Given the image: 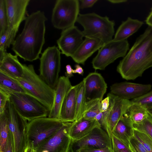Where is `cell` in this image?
I'll use <instances>...</instances> for the list:
<instances>
[{"label": "cell", "mask_w": 152, "mask_h": 152, "mask_svg": "<svg viewBox=\"0 0 152 152\" xmlns=\"http://www.w3.org/2000/svg\"><path fill=\"white\" fill-rule=\"evenodd\" d=\"M44 12L38 10L28 15L21 32L15 38L12 49L24 61L32 62L39 58L45 43Z\"/></svg>", "instance_id": "6da1fadb"}, {"label": "cell", "mask_w": 152, "mask_h": 152, "mask_svg": "<svg viewBox=\"0 0 152 152\" xmlns=\"http://www.w3.org/2000/svg\"><path fill=\"white\" fill-rule=\"evenodd\" d=\"M152 67V27L148 26L137 39L131 48L121 60L117 70L127 80L142 76Z\"/></svg>", "instance_id": "7a4b0ae2"}, {"label": "cell", "mask_w": 152, "mask_h": 152, "mask_svg": "<svg viewBox=\"0 0 152 152\" xmlns=\"http://www.w3.org/2000/svg\"><path fill=\"white\" fill-rule=\"evenodd\" d=\"M23 77L16 80L28 93L37 99L50 111L53 103L55 90L36 73L32 64H24Z\"/></svg>", "instance_id": "3957f363"}, {"label": "cell", "mask_w": 152, "mask_h": 152, "mask_svg": "<svg viewBox=\"0 0 152 152\" xmlns=\"http://www.w3.org/2000/svg\"><path fill=\"white\" fill-rule=\"evenodd\" d=\"M77 22L83 27L85 37L97 38L104 44L113 39L115 23L106 16H101L95 13L79 14Z\"/></svg>", "instance_id": "277c9868"}, {"label": "cell", "mask_w": 152, "mask_h": 152, "mask_svg": "<svg viewBox=\"0 0 152 152\" xmlns=\"http://www.w3.org/2000/svg\"><path fill=\"white\" fill-rule=\"evenodd\" d=\"M65 123L48 117L38 118L28 122L26 129L27 145L35 150L57 132Z\"/></svg>", "instance_id": "5b68a950"}, {"label": "cell", "mask_w": 152, "mask_h": 152, "mask_svg": "<svg viewBox=\"0 0 152 152\" xmlns=\"http://www.w3.org/2000/svg\"><path fill=\"white\" fill-rule=\"evenodd\" d=\"M5 91L9 94L10 100L17 111L28 122L37 118L48 116L49 110L30 95L26 93Z\"/></svg>", "instance_id": "8992f818"}, {"label": "cell", "mask_w": 152, "mask_h": 152, "mask_svg": "<svg viewBox=\"0 0 152 152\" xmlns=\"http://www.w3.org/2000/svg\"><path fill=\"white\" fill-rule=\"evenodd\" d=\"M61 53L58 47L56 46L49 47L44 50L39 59V76L54 90L59 77Z\"/></svg>", "instance_id": "52a82bcc"}, {"label": "cell", "mask_w": 152, "mask_h": 152, "mask_svg": "<svg viewBox=\"0 0 152 152\" xmlns=\"http://www.w3.org/2000/svg\"><path fill=\"white\" fill-rule=\"evenodd\" d=\"M78 0H57L52 10L51 23L53 27L62 30L75 26L79 14Z\"/></svg>", "instance_id": "ba28073f"}, {"label": "cell", "mask_w": 152, "mask_h": 152, "mask_svg": "<svg viewBox=\"0 0 152 152\" xmlns=\"http://www.w3.org/2000/svg\"><path fill=\"white\" fill-rule=\"evenodd\" d=\"M10 130L13 139V152H25L27 146V120L17 111L10 100L6 107Z\"/></svg>", "instance_id": "9c48e42d"}, {"label": "cell", "mask_w": 152, "mask_h": 152, "mask_svg": "<svg viewBox=\"0 0 152 152\" xmlns=\"http://www.w3.org/2000/svg\"><path fill=\"white\" fill-rule=\"evenodd\" d=\"M129 49L127 40L117 41L112 40L104 43L93 59L92 64L95 70H104L109 65L120 57H124Z\"/></svg>", "instance_id": "30bf717a"}, {"label": "cell", "mask_w": 152, "mask_h": 152, "mask_svg": "<svg viewBox=\"0 0 152 152\" xmlns=\"http://www.w3.org/2000/svg\"><path fill=\"white\" fill-rule=\"evenodd\" d=\"M110 106L107 111L102 112L98 122L111 139L112 132L120 118L131 104V100L124 99L111 93L107 94Z\"/></svg>", "instance_id": "8fae6325"}, {"label": "cell", "mask_w": 152, "mask_h": 152, "mask_svg": "<svg viewBox=\"0 0 152 152\" xmlns=\"http://www.w3.org/2000/svg\"><path fill=\"white\" fill-rule=\"evenodd\" d=\"M71 124L72 122H65L57 132L34 150L35 152H70L72 140L69 131Z\"/></svg>", "instance_id": "7c38bea8"}, {"label": "cell", "mask_w": 152, "mask_h": 152, "mask_svg": "<svg viewBox=\"0 0 152 152\" xmlns=\"http://www.w3.org/2000/svg\"><path fill=\"white\" fill-rule=\"evenodd\" d=\"M107 147L112 148L111 138L100 125L94 128L83 138L72 141L70 152L82 148H101Z\"/></svg>", "instance_id": "4fadbf2b"}, {"label": "cell", "mask_w": 152, "mask_h": 152, "mask_svg": "<svg viewBox=\"0 0 152 152\" xmlns=\"http://www.w3.org/2000/svg\"><path fill=\"white\" fill-rule=\"evenodd\" d=\"M84 37L82 31L75 26L62 30L57 40L61 53L71 57L83 42Z\"/></svg>", "instance_id": "5bb4252c"}, {"label": "cell", "mask_w": 152, "mask_h": 152, "mask_svg": "<svg viewBox=\"0 0 152 152\" xmlns=\"http://www.w3.org/2000/svg\"><path fill=\"white\" fill-rule=\"evenodd\" d=\"M150 84L128 82L114 83L110 87L111 93L122 98L132 100L138 98L151 91Z\"/></svg>", "instance_id": "9a60e30c"}, {"label": "cell", "mask_w": 152, "mask_h": 152, "mask_svg": "<svg viewBox=\"0 0 152 152\" xmlns=\"http://www.w3.org/2000/svg\"><path fill=\"white\" fill-rule=\"evenodd\" d=\"M83 80L85 85L86 102L95 99L101 101L107 88L101 75L96 72H91Z\"/></svg>", "instance_id": "2e32d148"}, {"label": "cell", "mask_w": 152, "mask_h": 152, "mask_svg": "<svg viewBox=\"0 0 152 152\" xmlns=\"http://www.w3.org/2000/svg\"><path fill=\"white\" fill-rule=\"evenodd\" d=\"M30 0H5L8 27L18 31L21 23L27 16V8Z\"/></svg>", "instance_id": "e0dca14e"}, {"label": "cell", "mask_w": 152, "mask_h": 152, "mask_svg": "<svg viewBox=\"0 0 152 152\" xmlns=\"http://www.w3.org/2000/svg\"><path fill=\"white\" fill-rule=\"evenodd\" d=\"M104 44L97 38L85 37V39L71 57L77 64L84 65L87 60L99 50Z\"/></svg>", "instance_id": "ac0fdd59"}, {"label": "cell", "mask_w": 152, "mask_h": 152, "mask_svg": "<svg viewBox=\"0 0 152 152\" xmlns=\"http://www.w3.org/2000/svg\"><path fill=\"white\" fill-rule=\"evenodd\" d=\"M72 86L69 78L64 76L59 77L55 89V95L53 104L48 117L59 119L62 103Z\"/></svg>", "instance_id": "d6986e66"}, {"label": "cell", "mask_w": 152, "mask_h": 152, "mask_svg": "<svg viewBox=\"0 0 152 152\" xmlns=\"http://www.w3.org/2000/svg\"><path fill=\"white\" fill-rule=\"evenodd\" d=\"M18 56L6 52L0 58V72L16 80L22 78L24 73V64L19 61Z\"/></svg>", "instance_id": "ffe728a7"}, {"label": "cell", "mask_w": 152, "mask_h": 152, "mask_svg": "<svg viewBox=\"0 0 152 152\" xmlns=\"http://www.w3.org/2000/svg\"><path fill=\"white\" fill-rule=\"evenodd\" d=\"M79 83L72 86L62 103L59 119L64 122H72L75 120L76 100Z\"/></svg>", "instance_id": "44dd1931"}, {"label": "cell", "mask_w": 152, "mask_h": 152, "mask_svg": "<svg viewBox=\"0 0 152 152\" xmlns=\"http://www.w3.org/2000/svg\"><path fill=\"white\" fill-rule=\"evenodd\" d=\"M100 125L95 119L83 117L72 122L69 134L72 141L80 140L88 134L94 128Z\"/></svg>", "instance_id": "7402d4cb"}, {"label": "cell", "mask_w": 152, "mask_h": 152, "mask_svg": "<svg viewBox=\"0 0 152 152\" xmlns=\"http://www.w3.org/2000/svg\"><path fill=\"white\" fill-rule=\"evenodd\" d=\"M133 124L124 114L118 121L112 132L116 138L129 147V140L134 136Z\"/></svg>", "instance_id": "603a6c76"}, {"label": "cell", "mask_w": 152, "mask_h": 152, "mask_svg": "<svg viewBox=\"0 0 152 152\" xmlns=\"http://www.w3.org/2000/svg\"><path fill=\"white\" fill-rule=\"evenodd\" d=\"M143 23L141 21L128 17L119 26L113 40L117 41L127 40L129 37L136 32Z\"/></svg>", "instance_id": "cb8c5ba5"}, {"label": "cell", "mask_w": 152, "mask_h": 152, "mask_svg": "<svg viewBox=\"0 0 152 152\" xmlns=\"http://www.w3.org/2000/svg\"><path fill=\"white\" fill-rule=\"evenodd\" d=\"M132 103L124 114L133 124L140 123L148 117L149 114L146 108L138 104Z\"/></svg>", "instance_id": "d4e9b609"}, {"label": "cell", "mask_w": 152, "mask_h": 152, "mask_svg": "<svg viewBox=\"0 0 152 152\" xmlns=\"http://www.w3.org/2000/svg\"><path fill=\"white\" fill-rule=\"evenodd\" d=\"M0 89L5 91L28 94L16 79L1 72Z\"/></svg>", "instance_id": "484cf974"}, {"label": "cell", "mask_w": 152, "mask_h": 152, "mask_svg": "<svg viewBox=\"0 0 152 152\" xmlns=\"http://www.w3.org/2000/svg\"><path fill=\"white\" fill-rule=\"evenodd\" d=\"M10 131L8 118L6 111L0 114V152H4Z\"/></svg>", "instance_id": "4316f807"}, {"label": "cell", "mask_w": 152, "mask_h": 152, "mask_svg": "<svg viewBox=\"0 0 152 152\" xmlns=\"http://www.w3.org/2000/svg\"><path fill=\"white\" fill-rule=\"evenodd\" d=\"M86 104L85 85L82 81L79 83L76 100L75 120L82 117Z\"/></svg>", "instance_id": "83f0119b"}, {"label": "cell", "mask_w": 152, "mask_h": 152, "mask_svg": "<svg viewBox=\"0 0 152 152\" xmlns=\"http://www.w3.org/2000/svg\"><path fill=\"white\" fill-rule=\"evenodd\" d=\"M18 31L8 27L7 29L0 35V51L7 52V49L12 45Z\"/></svg>", "instance_id": "f1b7e54d"}, {"label": "cell", "mask_w": 152, "mask_h": 152, "mask_svg": "<svg viewBox=\"0 0 152 152\" xmlns=\"http://www.w3.org/2000/svg\"><path fill=\"white\" fill-rule=\"evenodd\" d=\"M101 112V101L95 99L86 102L83 117L87 119H95L96 115Z\"/></svg>", "instance_id": "f546056e"}, {"label": "cell", "mask_w": 152, "mask_h": 152, "mask_svg": "<svg viewBox=\"0 0 152 152\" xmlns=\"http://www.w3.org/2000/svg\"><path fill=\"white\" fill-rule=\"evenodd\" d=\"M8 27V18L5 0H0V35Z\"/></svg>", "instance_id": "4dcf8cb0"}, {"label": "cell", "mask_w": 152, "mask_h": 152, "mask_svg": "<svg viewBox=\"0 0 152 152\" xmlns=\"http://www.w3.org/2000/svg\"><path fill=\"white\" fill-rule=\"evenodd\" d=\"M134 128L143 132L152 139V117L149 114L141 122L133 124Z\"/></svg>", "instance_id": "1f68e13d"}, {"label": "cell", "mask_w": 152, "mask_h": 152, "mask_svg": "<svg viewBox=\"0 0 152 152\" xmlns=\"http://www.w3.org/2000/svg\"><path fill=\"white\" fill-rule=\"evenodd\" d=\"M134 136L149 152H152V139L145 133L134 128Z\"/></svg>", "instance_id": "d6a6232c"}, {"label": "cell", "mask_w": 152, "mask_h": 152, "mask_svg": "<svg viewBox=\"0 0 152 152\" xmlns=\"http://www.w3.org/2000/svg\"><path fill=\"white\" fill-rule=\"evenodd\" d=\"M131 101L132 103L138 104L146 109L152 107V90Z\"/></svg>", "instance_id": "836d02e7"}, {"label": "cell", "mask_w": 152, "mask_h": 152, "mask_svg": "<svg viewBox=\"0 0 152 152\" xmlns=\"http://www.w3.org/2000/svg\"><path fill=\"white\" fill-rule=\"evenodd\" d=\"M112 148L114 152H132L125 143L112 134Z\"/></svg>", "instance_id": "e575fe53"}, {"label": "cell", "mask_w": 152, "mask_h": 152, "mask_svg": "<svg viewBox=\"0 0 152 152\" xmlns=\"http://www.w3.org/2000/svg\"><path fill=\"white\" fill-rule=\"evenodd\" d=\"M129 148L132 152H149L134 136L130 140Z\"/></svg>", "instance_id": "d590c367"}, {"label": "cell", "mask_w": 152, "mask_h": 152, "mask_svg": "<svg viewBox=\"0 0 152 152\" xmlns=\"http://www.w3.org/2000/svg\"><path fill=\"white\" fill-rule=\"evenodd\" d=\"M10 100L9 94L0 89V114L5 111L7 103Z\"/></svg>", "instance_id": "8d00e7d4"}, {"label": "cell", "mask_w": 152, "mask_h": 152, "mask_svg": "<svg viewBox=\"0 0 152 152\" xmlns=\"http://www.w3.org/2000/svg\"><path fill=\"white\" fill-rule=\"evenodd\" d=\"M74 152H114L112 148L107 147L101 148H82Z\"/></svg>", "instance_id": "74e56055"}, {"label": "cell", "mask_w": 152, "mask_h": 152, "mask_svg": "<svg viewBox=\"0 0 152 152\" xmlns=\"http://www.w3.org/2000/svg\"><path fill=\"white\" fill-rule=\"evenodd\" d=\"M13 139L12 134L10 130L8 138L4 152H13Z\"/></svg>", "instance_id": "f35d334b"}, {"label": "cell", "mask_w": 152, "mask_h": 152, "mask_svg": "<svg viewBox=\"0 0 152 152\" xmlns=\"http://www.w3.org/2000/svg\"><path fill=\"white\" fill-rule=\"evenodd\" d=\"M98 0H81L80 8L83 9L92 7L98 1Z\"/></svg>", "instance_id": "ab89813d"}, {"label": "cell", "mask_w": 152, "mask_h": 152, "mask_svg": "<svg viewBox=\"0 0 152 152\" xmlns=\"http://www.w3.org/2000/svg\"><path fill=\"white\" fill-rule=\"evenodd\" d=\"M110 106V99L107 97L101 101V112H104L107 111Z\"/></svg>", "instance_id": "60d3db41"}, {"label": "cell", "mask_w": 152, "mask_h": 152, "mask_svg": "<svg viewBox=\"0 0 152 152\" xmlns=\"http://www.w3.org/2000/svg\"><path fill=\"white\" fill-rule=\"evenodd\" d=\"M66 72H65V75L66 77L69 78L73 76V69L71 66L69 64L66 65Z\"/></svg>", "instance_id": "b9f144b4"}, {"label": "cell", "mask_w": 152, "mask_h": 152, "mask_svg": "<svg viewBox=\"0 0 152 152\" xmlns=\"http://www.w3.org/2000/svg\"><path fill=\"white\" fill-rule=\"evenodd\" d=\"M75 69H73V73H78L81 75H83L84 71L82 68L78 64H76L75 66Z\"/></svg>", "instance_id": "7bdbcfd3"}, {"label": "cell", "mask_w": 152, "mask_h": 152, "mask_svg": "<svg viewBox=\"0 0 152 152\" xmlns=\"http://www.w3.org/2000/svg\"><path fill=\"white\" fill-rule=\"evenodd\" d=\"M145 21L148 26L152 27V11H151L147 17Z\"/></svg>", "instance_id": "ee69618b"}, {"label": "cell", "mask_w": 152, "mask_h": 152, "mask_svg": "<svg viewBox=\"0 0 152 152\" xmlns=\"http://www.w3.org/2000/svg\"><path fill=\"white\" fill-rule=\"evenodd\" d=\"M107 1L113 4H118L125 2L127 1L126 0H108Z\"/></svg>", "instance_id": "f6af8a7d"}, {"label": "cell", "mask_w": 152, "mask_h": 152, "mask_svg": "<svg viewBox=\"0 0 152 152\" xmlns=\"http://www.w3.org/2000/svg\"><path fill=\"white\" fill-rule=\"evenodd\" d=\"M25 152H35V151L32 147L27 145Z\"/></svg>", "instance_id": "bcb514c9"}, {"label": "cell", "mask_w": 152, "mask_h": 152, "mask_svg": "<svg viewBox=\"0 0 152 152\" xmlns=\"http://www.w3.org/2000/svg\"><path fill=\"white\" fill-rule=\"evenodd\" d=\"M147 110L149 114L152 117V107L147 108Z\"/></svg>", "instance_id": "7dc6e473"}, {"label": "cell", "mask_w": 152, "mask_h": 152, "mask_svg": "<svg viewBox=\"0 0 152 152\" xmlns=\"http://www.w3.org/2000/svg\"><path fill=\"white\" fill-rule=\"evenodd\" d=\"M151 11H152V9H151Z\"/></svg>", "instance_id": "c3c4849f"}, {"label": "cell", "mask_w": 152, "mask_h": 152, "mask_svg": "<svg viewBox=\"0 0 152 152\" xmlns=\"http://www.w3.org/2000/svg\"><path fill=\"white\" fill-rule=\"evenodd\" d=\"M152 117V116H151Z\"/></svg>", "instance_id": "681fc988"}]
</instances>
